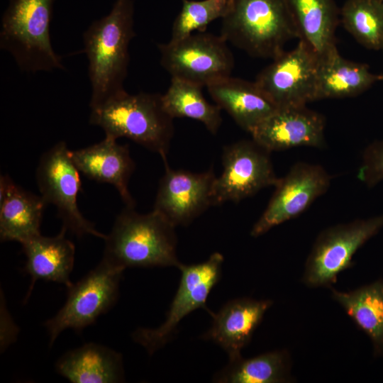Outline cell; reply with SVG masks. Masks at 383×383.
I'll use <instances>...</instances> for the list:
<instances>
[{
	"label": "cell",
	"mask_w": 383,
	"mask_h": 383,
	"mask_svg": "<svg viewBox=\"0 0 383 383\" xmlns=\"http://www.w3.org/2000/svg\"><path fill=\"white\" fill-rule=\"evenodd\" d=\"M221 35L248 55L273 60L298 34L284 0H233Z\"/></svg>",
	"instance_id": "4"
},
{
	"label": "cell",
	"mask_w": 383,
	"mask_h": 383,
	"mask_svg": "<svg viewBox=\"0 0 383 383\" xmlns=\"http://www.w3.org/2000/svg\"><path fill=\"white\" fill-rule=\"evenodd\" d=\"M47 203L17 185L11 177L0 178V237L2 241L20 243L40 234V224Z\"/></svg>",
	"instance_id": "18"
},
{
	"label": "cell",
	"mask_w": 383,
	"mask_h": 383,
	"mask_svg": "<svg viewBox=\"0 0 383 383\" xmlns=\"http://www.w3.org/2000/svg\"><path fill=\"white\" fill-rule=\"evenodd\" d=\"M223 260L222 254L213 252L201 263H181L178 267L181 272L179 284L165 321L156 328H138L133 335L134 341L152 355L169 341L177 325L189 313L204 309L211 314L206 304L211 291L220 280Z\"/></svg>",
	"instance_id": "10"
},
{
	"label": "cell",
	"mask_w": 383,
	"mask_h": 383,
	"mask_svg": "<svg viewBox=\"0 0 383 383\" xmlns=\"http://www.w3.org/2000/svg\"><path fill=\"white\" fill-rule=\"evenodd\" d=\"M55 0H9L1 23L0 48L9 52L21 71L65 70L50 35Z\"/></svg>",
	"instance_id": "5"
},
{
	"label": "cell",
	"mask_w": 383,
	"mask_h": 383,
	"mask_svg": "<svg viewBox=\"0 0 383 383\" xmlns=\"http://www.w3.org/2000/svg\"><path fill=\"white\" fill-rule=\"evenodd\" d=\"M124 270L102 259L95 268L68 288L64 306L45 323L50 347L63 331H82L114 305Z\"/></svg>",
	"instance_id": "8"
},
{
	"label": "cell",
	"mask_w": 383,
	"mask_h": 383,
	"mask_svg": "<svg viewBox=\"0 0 383 383\" xmlns=\"http://www.w3.org/2000/svg\"><path fill=\"white\" fill-rule=\"evenodd\" d=\"M345 29L370 50L383 48V1L347 0L340 9Z\"/></svg>",
	"instance_id": "27"
},
{
	"label": "cell",
	"mask_w": 383,
	"mask_h": 383,
	"mask_svg": "<svg viewBox=\"0 0 383 383\" xmlns=\"http://www.w3.org/2000/svg\"><path fill=\"white\" fill-rule=\"evenodd\" d=\"M133 0H116L110 13L93 21L83 34L91 87L89 107L96 108L124 93L135 37Z\"/></svg>",
	"instance_id": "1"
},
{
	"label": "cell",
	"mask_w": 383,
	"mask_h": 383,
	"mask_svg": "<svg viewBox=\"0 0 383 383\" xmlns=\"http://www.w3.org/2000/svg\"><path fill=\"white\" fill-rule=\"evenodd\" d=\"M377 81L368 65L348 60L335 49L319 57L316 100L356 96Z\"/></svg>",
	"instance_id": "23"
},
{
	"label": "cell",
	"mask_w": 383,
	"mask_h": 383,
	"mask_svg": "<svg viewBox=\"0 0 383 383\" xmlns=\"http://www.w3.org/2000/svg\"><path fill=\"white\" fill-rule=\"evenodd\" d=\"M223 172L213 189V204L238 203L279 181L270 152L253 139L226 145L222 155Z\"/></svg>",
	"instance_id": "12"
},
{
	"label": "cell",
	"mask_w": 383,
	"mask_h": 383,
	"mask_svg": "<svg viewBox=\"0 0 383 383\" xmlns=\"http://www.w3.org/2000/svg\"><path fill=\"white\" fill-rule=\"evenodd\" d=\"M291 358L287 350H276L244 359L241 355L229 360L216 374L218 383H283L292 380Z\"/></svg>",
	"instance_id": "25"
},
{
	"label": "cell",
	"mask_w": 383,
	"mask_h": 383,
	"mask_svg": "<svg viewBox=\"0 0 383 383\" xmlns=\"http://www.w3.org/2000/svg\"><path fill=\"white\" fill-rule=\"evenodd\" d=\"M357 176L368 187L383 181V140L373 142L365 148Z\"/></svg>",
	"instance_id": "29"
},
{
	"label": "cell",
	"mask_w": 383,
	"mask_h": 383,
	"mask_svg": "<svg viewBox=\"0 0 383 383\" xmlns=\"http://www.w3.org/2000/svg\"><path fill=\"white\" fill-rule=\"evenodd\" d=\"M220 35L199 32L157 45L160 64L171 75L201 87L231 75L234 57Z\"/></svg>",
	"instance_id": "7"
},
{
	"label": "cell",
	"mask_w": 383,
	"mask_h": 383,
	"mask_svg": "<svg viewBox=\"0 0 383 383\" xmlns=\"http://www.w3.org/2000/svg\"><path fill=\"white\" fill-rule=\"evenodd\" d=\"M206 87L215 103L250 133L278 109L255 82L230 76Z\"/></svg>",
	"instance_id": "19"
},
{
	"label": "cell",
	"mask_w": 383,
	"mask_h": 383,
	"mask_svg": "<svg viewBox=\"0 0 383 383\" xmlns=\"http://www.w3.org/2000/svg\"><path fill=\"white\" fill-rule=\"evenodd\" d=\"M299 40L319 57L337 49L335 30L340 9L334 0H284Z\"/></svg>",
	"instance_id": "22"
},
{
	"label": "cell",
	"mask_w": 383,
	"mask_h": 383,
	"mask_svg": "<svg viewBox=\"0 0 383 383\" xmlns=\"http://www.w3.org/2000/svg\"><path fill=\"white\" fill-rule=\"evenodd\" d=\"M325 126L324 116L306 106L284 107L278 108L250 134L270 152L302 146L322 148Z\"/></svg>",
	"instance_id": "15"
},
{
	"label": "cell",
	"mask_w": 383,
	"mask_h": 383,
	"mask_svg": "<svg viewBox=\"0 0 383 383\" xmlns=\"http://www.w3.org/2000/svg\"><path fill=\"white\" fill-rule=\"evenodd\" d=\"M272 300L240 298L227 302L217 313H212L213 322L203 338L212 340L228 355L229 360L241 355L242 349L250 341Z\"/></svg>",
	"instance_id": "17"
},
{
	"label": "cell",
	"mask_w": 383,
	"mask_h": 383,
	"mask_svg": "<svg viewBox=\"0 0 383 383\" xmlns=\"http://www.w3.org/2000/svg\"><path fill=\"white\" fill-rule=\"evenodd\" d=\"M381 1H383V0H381Z\"/></svg>",
	"instance_id": "33"
},
{
	"label": "cell",
	"mask_w": 383,
	"mask_h": 383,
	"mask_svg": "<svg viewBox=\"0 0 383 383\" xmlns=\"http://www.w3.org/2000/svg\"><path fill=\"white\" fill-rule=\"evenodd\" d=\"M272 60L255 82L277 108L316 101L319 56L308 44L299 40Z\"/></svg>",
	"instance_id": "11"
},
{
	"label": "cell",
	"mask_w": 383,
	"mask_h": 383,
	"mask_svg": "<svg viewBox=\"0 0 383 383\" xmlns=\"http://www.w3.org/2000/svg\"><path fill=\"white\" fill-rule=\"evenodd\" d=\"M382 52H383V48H382Z\"/></svg>",
	"instance_id": "31"
},
{
	"label": "cell",
	"mask_w": 383,
	"mask_h": 383,
	"mask_svg": "<svg viewBox=\"0 0 383 383\" xmlns=\"http://www.w3.org/2000/svg\"><path fill=\"white\" fill-rule=\"evenodd\" d=\"M230 1H233V0H230Z\"/></svg>",
	"instance_id": "32"
},
{
	"label": "cell",
	"mask_w": 383,
	"mask_h": 383,
	"mask_svg": "<svg viewBox=\"0 0 383 383\" xmlns=\"http://www.w3.org/2000/svg\"><path fill=\"white\" fill-rule=\"evenodd\" d=\"M182 1V7L173 23L170 41L179 40L195 30L204 32L211 22L224 16L230 0Z\"/></svg>",
	"instance_id": "28"
},
{
	"label": "cell",
	"mask_w": 383,
	"mask_h": 383,
	"mask_svg": "<svg viewBox=\"0 0 383 383\" xmlns=\"http://www.w3.org/2000/svg\"><path fill=\"white\" fill-rule=\"evenodd\" d=\"M165 171L157 189L153 210L174 226H187L213 204L216 175L212 168L203 172L174 170L164 162Z\"/></svg>",
	"instance_id": "14"
},
{
	"label": "cell",
	"mask_w": 383,
	"mask_h": 383,
	"mask_svg": "<svg viewBox=\"0 0 383 383\" xmlns=\"http://www.w3.org/2000/svg\"><path fill=\"white\" fill-rule=\"evenodd\" d=\"M67 231L62 226L55 236L38 234L21 243L26 256L24 269L31 278L29 293L38 279L62 284L67 288L72 284L70 276L74 266L75 248L66 238Z\"/></svg>",
	"instance_id": "20"
},
{
	"label": "cell",
	"mask_w": 383,
	"mask_h": 383,
	"mask_svg": "<svg viewBox=\"0 0 383 383\" xmlns=\"http://www.w3.org/2000/svg\"><path fill=\"white\" fill-rule=\"evenodd\" d=\"M379 81H383V74H379Z\"/></svg>",
	"instance_id": "30"
},
{
	"label": "cell",
	"mask_w": 383,
	"mask_h": 383,
	"mask_svg": "<svg viewBox=\"0 0 383 383\" xmlns=\"http://www.w3.org/2000/svg\"><path fill=\"white\" fill-rule=\"evenodd\" d=\"M57 372L73 383H114L124 380L121 353L96 343H87L65 353Z\"/></svg>",
	"instance_id": "21"
},
{
	"label": "cell",
	"mask_w": 383,
	"mask_h": 383,
	"mask_svg": "<svg viewBox=\"0 0 383 383\" xmlns=\"http://www.w3.org/2000/svg\"><path fill=\"white\" fill-rule=\"evenodd\" d=\"M173 119L163 106L162 94L125 91L91 109L89 121L102 128L106 135L129 138L167 162L174 135Z\"/></svg>",
	"instance_id": "3"
},
{
	"label": "cell",
	"mask_w": 383,
	"mask_h": 383,
	"mask_svg": "<svg viewBox=\"0 0 383 383\" xmlns=\"http://www.w3.org/2000/svg\"><path fill=\"white\" fill-rule=\"evenodd\" d=\"M174 226L152 210L139 213L126 206L106 235L103 260L126 267H179Z\"/></svg>",
	"instance_id": "2"
},
{
	"label": "cell",
	"mask_w": 383,
	"mask_h": 383,
	"mask_svg": "<svg viewBox=\"0 0 383 383\" xmlns=\"http://www.w3.org/2000/svg\"><path fill=\"white\" fill-rule=\"evenodd\" d=\"M70 155L80 173L94 181L113 185L126 206L135 207V201L128 189V182L135 170L128 145L119 144L117 139L105 135L98 143L70 150Z\"/></svg>",
	"instance_id": "16"
},
{
	"label": "cell",
	"mask_w": 383,
	"mask_h": 383,
	"mask_svg": "<svg viewBox=\"0 0 383 383\" xmlns=\"http://www.w3.org/2000/svg\"><path fill=\"white\" fill-rule=\"evenodd\" d=\"M80 172L70 155L65 141H60L45 152L36 168V182L40 196L54 205L62 226L78 237L91 235L105 239L94 225L79 211L77 196L82 191Z\"/></svg>",
	"instance_id": "9"
},
{
	"label": "cell",
	"mask_w": 383,
	"mask_h": 383,
	"mask_svg": "<svg viewBox=\"0 0 383 383\" xmlns=\"http://www.w3.org/2000/svg\"><path fill=\"white\" fill-rule=\"evenodd\" d=\"M333 299L370 338L376 357H383V278L349 292L331 287Z\"/></svg>",
	"instance_id": "24"
},
{
	"label": "cell",
	"mask_w": 383,
	"mask_h": 383,
	"mask_svg": "<svg viewBox=\"0 0 383 383\" xmlns=\"http://www.w3.org/2000/svg\"><path fill=\"white\" fill-rule=\"evenodd\" d=\"M382 228L383 214L323 230L306 259L302 282L311 288L331 287L340 272L353 267L357 250Z\"/></svg>",
	"instance_id": "6"
},
{
	"label": "cell",
	"mask_w": 383,
	"mask_h": 383,
	"mask_svg": "<svg viewBox=\"0 0 383 383\" xmlns=\"http://www.w3.org/2000/svg\"><path fill=\"white\" fill-rule=\"evenodd\" d=\"M201 87L172 78L167 91L162 94L163 106L172 118H189L202 123L212 134H216L221 123V109L207 101Z\"/></svg>",
	"instance_id": "26"
},
{
	"label": "cell",
	"mask_w": 383,
	"mask_h": 383,
	"mask_svg": "<svg viewBox=\"0 0 383 383\" xmlns=\"http://www.w3.org/2000/svg\"><path fill=\"white\" fill-rule=\"evenodd\" d=\"M331 176L321 165L294 164L275 187L265 210L252 226L250 235L258 237L272 228L299 216L330 187Z\"/></svg>",
	"instance_id": "13"
}]
</instances>
